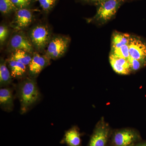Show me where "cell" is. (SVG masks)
I'll list each match as a JSON object with an SVG mask.
<instances>
[{
	"mask_svg": "<svg viewBox=\"0 0 146 146\" xmlns=\"http://www.w3.org/2000/svg\"><path fill=\"white\" fill-rule=\"evenodd\" d=\"M50 60L46 54L33 52L32 58L28 67L29 76L36 78L43 70L50 64Z\"/></svg>",
	"mask_w": 146,
	"mask_h": 146,
	"instance_id": "30bf717a",
	"label": "cell"
},
{
	"mask_svg": "<svg viewBox=\"0 0 146 146\" xmlns=\"http://www.w3.org/2000/svg\"><path fill=\"white\" fill-rule=\"evenodd\" d=\"M10 26L16 31H22L31 23L33 19V11L29 8L18 9Z\"/></svg>",
	"mask_w": 146,
	"mask_h": 146,
	"instance_id": "9c48e42d",
	"label": "cell"
},
{
	"mask_svg": "<svg viewBox=\"0 0 146 146\" xmlns=\"http://www.w3.org/2000/svg\"><path fill=\"white\" fill-rule=\"evenodd\" d=\"M109 61L113 70L117 74L122 75L131 74L129 59L118 57L110 54Z\"/></svg>",
	"mask_w": 146,
	"mask_h": 146,
	"instance_id": "7c38bea8",
	"label": "cell"
},
{
	"mask_svg": "<svg viewBox=\"0 0 146 146\" xmlns=\"http://www.w3.org/2000/svg\"><path fill=\"white\" fill-rule=\"evenodd\" d=\"M40 7L46 13L50 12L57 4L58 0H37Z\"/></svg>",
	"mask_w": 146,
	"mask_h": 146,
	"instance_id": "ffe728a7",
	"label": "cell"
},
{
	"mask_svg": "<svg viewBox=\"0 0 146 146\" xmlns=\"http://www.w3.org/2000/svg\"><path fill=\"white\" fill-rule=\"evenodd\" d=\"M84 133L80 132L77 126H73L66 131L60 143L67 146H82L81 137Z\"/></svg>",
	"mask_w": 146,
	"mask_h": 146,
	"instance_id": "8fae6325",
	"label": "cell"
},
{
	"mask_svg": "<svg viewBox=\"0 0 146 146\" xmlns=\"http://www.w3.org/2000/svg\"><path fill=\"white\" fill-rule=\"evenodd\" d=\"M70 42V38L67 35H58L52 36L45 54L50 59H58L65 54Z\"/></svg>",
	"mask_w": 146,
	"mask_h": 146,
	"instance_id": "5b68a950",
	"label": "cell"
},
{
	"mask_svg": "<svg viewBox=\"0 0 146 146\" xmlns=\"http://www.w3.org/2000/svg\"><path fill=\"white\" fill-rule=\"evenodd\" d=\"M12 76L7 65V60L1 58L0 61V86L8 87L12 82Z\"/></svg>",
	"mask_w": 146,
	"mask_h": 146,
	"instance_id": "9a60e30c",
	"label": "cell"
},
{
	"mask_svg": "<svg viewBox=\"0 0 146 146\" xmlns=\"http://www.w3.org/2000/svg\"><path fill=\"white\" fill-rule=\"evenodd\" d=\"M129 64H130L131 70V73L135 72L141 68H144L146 65V63L141 60H137V59H133V58H129Z\"/></svg>",
	"mask_w": 146,
	"mask_h": 146,
	"instance_id": "44dd1931",
	"label": "cell"
},
{
	"mask_svg": "<svg viewBox=\"0 0 146 146\" xmlns=\"http://www.w3.org/2000/svg\"><path fill=\"white\" fill-rule=\"evenodd\" d=\"M125 2H128L132 1H136V0H123Z\"/></svg>",
	"mask_w": 146,
	"mask_h": 146,
	"instance_id": "484cf974",
	"label": "cell"
},
{
	"mask_svg": "<svg viewBox=\"0 0 146 146\" xmlns=\"http://www.w3.org/2000/svg\"><path fill=\"white\" fill-rule=\"evenodd\" d=\"M15 6L18 9L29 8L31 4L27 0H11Z\"/></svg>",
	"mask_w": 146,
	"mask_h": 146,
	"instance_id": "603a6c76",
	"label": "cell"
},
{
	"mask_svg": "<svg viewBox=\"0 0 146 146\" xmlns=\"http://www.w3.org/2000/svg\"><path fill=\"white\" fill-rule=\"evenodd\" d=\"M0 107L5 112H10L13 111L14 108V96L13 89L10 87L1 88Z\"/></svg>",
	"mask_w": 146,
	"mask_h": 146,
	"instance_id": "4fadbf2b",
	"label": "cell"
},
{
	"mask_svg": "<svg viewBox=\"0 0 146 146\" xmlns=\"http://www.w3.org/2000/svg\"><path fill=\"white\" fill-rule=\"evenodd\" d=\"M9 33V30L8 27L5 24L1 25L0 26V45L1 46H3L6 42Z\"/></svg>",
	"mask_w": 146,
	"mask_h": 146,
	"instance_id": "7402d4cb",
	"label": "cell"
},
{
	"mask_svg": "<svg viewBox=\"0 0 146 146\" xmlns=\"http://www.w3.org/2000/svg\"><path fill=\"white\" fill-rule=\"evenodd\" d=\"M133 146H146V141H140Z\"/></svg>",
	"mask_w": 146,
	"mask_h": 146,
	"instance_id": "d4e9b609",
	"label": "cell"
},
{
	"mask_svg": "<svg viewBox=\"0 0 146 146\" xmlns=\"http://www.w3.org/2000/svg\"><path fill=\"white\" fill-rule=\"evenodd\" d=\"M112 130L102 117L97 123L89 139L88 146H108Z\"/></svg>",
	"mask_w": 146,
	"mask_h": 146,
	"instance_id": "8992f818",
	"label": "cell"
},
{
	"mask_svg": "<svg viewBox=\"0 0 146 146\" xmlns=\"http://www.w3.org/2000/svg\"><path fill=\"white\" fill-rule=\"evenodd\" d=\"M7 65L13 78L23 80L27 77V74H28L27 66L9 58L7 60Z\"/></svg>",
	"mask_w": 146,
	"mask_h": 146,
	"instance_id": "5bb4252c",
	"label": "cell"
},
{
	"mask_svg": "<svg viewBox=\"0 0 146 146\" xmlns=\"http://www.w3.org/2000/svg\"><path fill=\"white\" fill-rule=\"evenodd\" d=\"M17 9L11 0H0V11L2 15H9Z\"/></svg>",
	"mask_w": 146,
	"mask_h": 146,
	"instance_id": "ac0fdd59",
	"label": "cell"
},
{
	"mask_svg": "<svg viewBox=\"0 0 146 146\" xmlns=\"http://www.w3.org/2000/svg\"><path fill=\"white\" fill-rule=\"evenodd\" d=\"M16 96L20 103V113L25 114L41 99L42 94L36 78L27 77L16 86Z\"/></svg>",
	"mask_w": 146,
	"mask_h": 146,
	"instance_id": "6da1fadb",
	"label": "cell"
},
{
	"mask_svg": "<svg viewBox=\"0 0 146 146\" xmlns=\"http://www.w3.org/2000/svg\"><path fill=\"white\" fill-rule=\"evenodd\" d=\"M142 141L138 131L131 128L112 130L109 144L112 146H133Z\"/></svg>",
	"mask_w": 146,
	"mask_h": 146,
	"instance_id": "277c9868",
	"label": "cell"
},
{
	"mask_svg": "<svg viewBox=\"0 0 146 146\" xmlns=\"http://www.w3.org/2000/svg\"><path fill=\"white\" fill-rule=\"evenodd\" d=\"M130 35L117 31L113 32L111 37V49L128 44Z\"/></svg>",
	"mask_w": 146,
	"mask_h": 146,
	"instance_id": "2e32d148",
	"label": "cell"
},
{
	"mask_svg": "<svg viewBox=\"0 0 146 146\" xmlns=\"http://www.w3.org/2000/svg\"><path fill=\"white\" fill-rule=\"evenodd\" d=\"M124 3L123 0H104L97 6L96 14L88 19V22L100 26L107 23L115 17L119 9Z\"/></svg>",
	"mask_w": 146,
	"mask_h": 146,
	"instance_id": "7a4b0ae2",
	"label": "cell"
},
{
	"mask_svg": "<svg viewBox=\"0 0 146 146\" xmlns=\"http://www.w3.org/2000/svg\"><path fill=\"white\" fill-rule=\"evenodd\" d=\"M28 36L34 49L38 52H42L47 48L52 36L49 27L43 24L32 27L29 31Z\"/></svg>",
	"mask_w": 146,
	"mask_h": 146,
	"instance_id": "3957f363",
	"label": "cell"
},
{
	"mask_svg": "<svg viewBox=\"0 0 146 146\" xmlns=\"http://www.w3.org/2000/svg\"><path fill=\"white\" fill-rule=\"evenodd\" d=\"M129 58L146 63V40L141 36L131 35L128 44Z\"/></svg>",
	"mask_w": 146,
	"mask_h": 146,
	"instance_id": "ba28073f",
	"label": "cell"
},
{
	"mask_svg": "<svg viewBox=\"0 0 146 146\" xmlns=\"http://www.w3.org/2000/svg\"><path fill=\"white\" fill-rule=\"evenodd\" d=\"M104 0H79V1L83 3L88 4L97 6Z\"/></svg>",
	"mask_w": 146,
	"mask_h": 146,
	"instance_id": "cb8c5ba5",
	"label": "cell"
},
{
	"mask_svg": "<svg viewBox=\"0 0 146 146\" xmlns=\"http://www.w3.org/2000/svg\"><path fill=\"white\" fill-rule=\"evenodd\" d=\"M32 57L33 54L23 50H17L12 52L9 59L16 60L28 67Z\"/></svg>",
	"mask_w": 146,
	"mask_h": 146,
	"instance_id": "e0dca14e",
	"label": "cell"
},
{
	"mask_svg": "<svg viewBox=\"0 0 146 146\" xmlns=\"http://www.w3.org/2000/svg\"><path fill=\"white\" fill-rule=\"evenodd\" d=\"M7 49L10 52L23 50L31 54L34 52L35 50L29 36L22 31L16 32L11 37Z\"/></svg>",
	"mask_w": 146,
	"mask_h": 146,
	"instance_id": "52a82bcc",
	"label": "cell"
},
{
	"mask_svg": "<svg viewBox=\"0 0 146 146\" xmlns=\"http://www.w3.org/2000/svg\"><path fill=\"white\" fill-rule=\"evenodd\" d=\"M108 146H112V145H110V144H109V145H108Z\"/></svg>",
	"mask_w": 146,
	"mask_h": 146,
	"instance_id": "4316f807",
	"label": "cell"
},
{
	"mask_svg": "<svg viewBox=\"0 0 146 146\" xmlns=\"http://www.w3.org/2000/svg\"><path fill=\"white\" fill-rule=\"evenodd\" d=\"M110 54L128 59L129 58L128 44L124 45L117 48L111 49Z\"/></svg>",
	"mask_w": 146,
	"mask_h": 146,
	"instance_id": "d6986e66",
	"label": "cell"
}]
</instances>
